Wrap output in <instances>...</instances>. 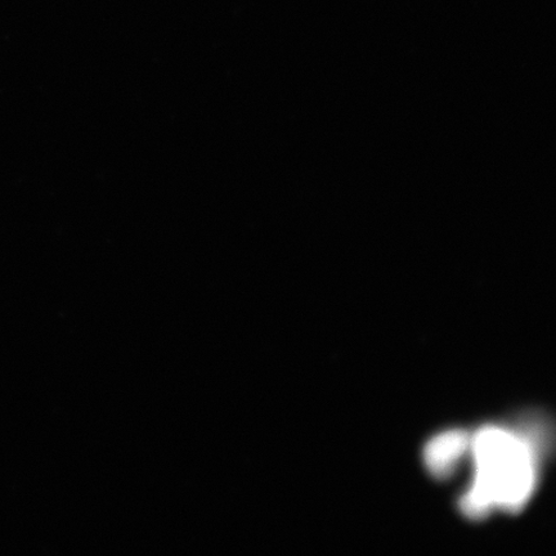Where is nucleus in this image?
I'll use <instances>...</instances> for the list:
<instances>
[{
	"label": "nucleus",
	"instance_id": "f257e3e1",
	"mask_svg": "<svg viewBox=\"0 0 556 556\" xmlns=\"http://www.w3.org/2000/svg\"><path fill=\"white\" fill-rule=\"evenodd\" d=\"M476 478L462 500L465 516L483 519L493 507L518 513L533 495L536 464L530 443L507 430L485 427L471 438Z\"/></svg>",
	"mask_w": 556,
	"mask_h": 556
},
{
	"label": "nucleus",
	"instance_id": "f03ea898",
	"mask_svg": "<svg viewBox=\"0 0 556 556\" xmlns=\"http://www.w3.org/2000/svg\"><path fill=\"white\" fill-rule=\"evenodd\" d=\"M471 438L463 430H451L434 438L424 450L427 468L437 478H447L455 465L470 448Z\"/></svg>",
	"mask_w": 556,
	"mask_h": 556
}]
</instances>
